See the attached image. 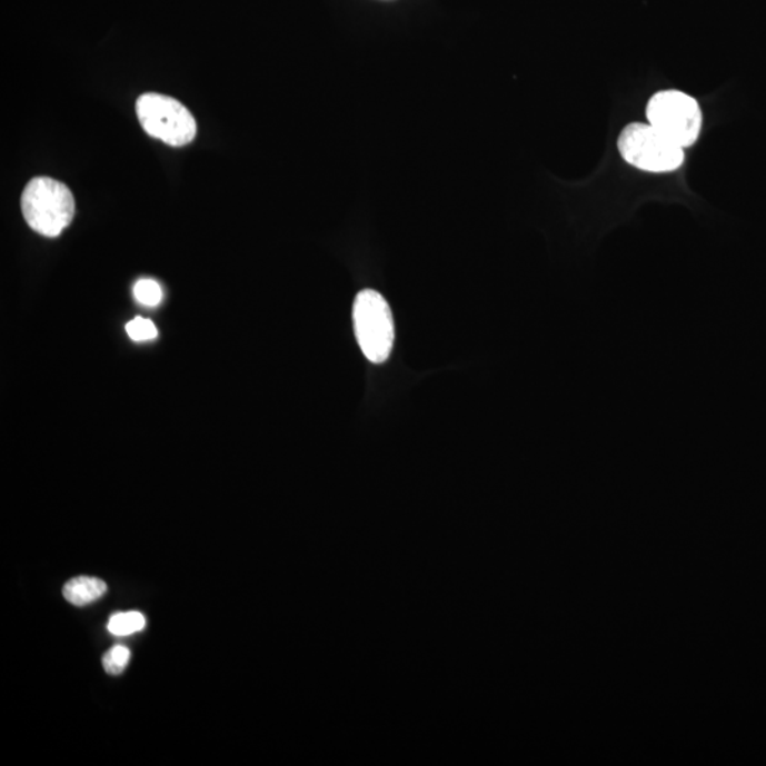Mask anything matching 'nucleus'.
<instances>
[{
	"label": "nucleus",
	"instance_id": "obj_1",
	"mask_svg": "<svg viewBox=\"0 0 766 766\" xmlns=\"http://www.w3.org/2000/svg\"><path fill=\"white\" fill-rule=\"evenodd\" d=\"M22 212L30 228L46 238H56L74 218V198L64 183L34 178L23 190Z\"/></svg>",
	"mask_w": 766,
	"mask_h": 766
},
{
	"label": "nucleus",
	"instance_id": "obj_2",
	"mask_svg": "<svg viewBox=\"0 0 766 766\" xmlns=\"http://www.w3.org/2000/svg\"><path fill=\"white\" fill-rule=\"evenodd\" d=\"M621 158L629 166L651 173L676 171L684 162V148L651 125L631 122L618 138Z\"/></svg>",
	"mask_w": 766,
	"mask_h": 766
},
{
	"label": "nucleus",
	"instance_id": "obj_3",
	"mask_svg": "<svg viewBox=\"0 0 766 766\" xmlns=\"http://www.w3.org/2000/svg\"><path fill=\"white\" fill-rule=\"evenodd\" d=\"M352 320L358 346L368 361L387 362L395 346V322L385 297L375 290L359 292L354 301Z\"/></svg>",
	"mask_w": 766,
	"mask_h": 766
},
{
	"label": "nucleus",
	"instance_id": "obj_4",
	"mask_svg": "<svg viewBox=\"0 0 766 766\" xmlns=\"http://www.w3.org/2000/svg\"><path fill=\"white\" fill-rule=\"evenodd\" d=\"M649 125L683 148L694 146L700 137L703 112L694 97L678 90L656 92L647 102Z\"/></svg>",
	"mask_w": 766,
	"mask_h": 766
},
{
	"label": "nucleus",
	"instance_id": "obj_5",
	"mask_svg": "<svg viewBox=\"0 0 766 766\" xmlns=\"http://www.w3.org/2000/svg\"><path fill=\"white\" fill-rule=\"evenodd\" d=\"M137 116L149 136L171 147H183L197 137V121L172 97L148 92L137 101Z\"/></svg>",
	"mask_w": 766,
	"mask_h": 766
},
{
	"label": "nucleus",
	"instance_id": "obj_6",
	"mask_svg": "<svg viewBox=\"0 0 766 766\" xmlns=\"http://www.w3.org/2000/svg\"><path fill=\"white\" fill-rule=\"evenodd\" d=\"M107 593L105 580L92 577H77L64 585L63 595L74 606H86L99 600Z\"/></svg>",
	"mask_w": 766,
	"mask_h": 766
},
{
	"label": "nucleus",
	"instance_id": "obj_7",
	"mask_svg": "<svg viewBox=\"0 0 766 766\" xmlns=\"http://www.w3.org/2000/svg\"><path fill=\"white\" fill-rule=\"evenodd\" d=\"M146 618L140 611H122V614H116L111 616L110 621H108L107 629L110 634L116 636H127L137 634L146 627Z\"/></svg>",
	"mask_w": 766,
	"mask_h": 766
},
{
	"label": "nucleus",
	"instance_id": "obj_8",
	"mask_svg": "<svg viewBox=\"0 0 766 766\" xmlns=\"http://www.w3.org/2000/svg\"><path fill=\"white\" fill-rule=\"evenodd\" d=\"M133 298L141 306L157 307L162 301L163 292L161 286L156 280L142 279L133 286Z\"/></svg>",
	"mask_w": 766,
	"mask_h": 766
},
{
	"label": "nucleus",
	"instance_id": "obj_9",
	"mask_svg": "<svg viewBox=\"0 0 766 766\" xmlns=\"http://www.w3.org/2000/svg\"><path fill=\"white\" fill-rule=\"evenodd\" d=\"M131 653L126 646H115L108 650L102 657V666L107 675L118 676L126 670L128 661H130Z\"/></svg>",
	"mask_w": 766,
	"mask_h": 766
},
{
	"label": "nucleus",
	"instance_id": "obj_10",
	"mask_svg": "<svg viewBox=\"0 0 766 766\" xmlns=\"http://www.w3.org/2000/svg\"><path fill=\"white\" fill-rule=\"evenodd\" d=\"M126 328L128 336L136 342L151 341L158 336L156 324L141 317L128 322Z\"/></svg>",
	"mask_w": 766,
	"mask_h": 766
}]
</instances>
